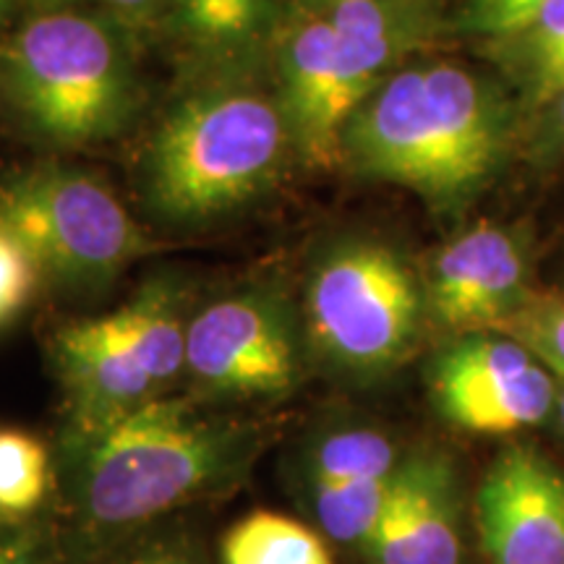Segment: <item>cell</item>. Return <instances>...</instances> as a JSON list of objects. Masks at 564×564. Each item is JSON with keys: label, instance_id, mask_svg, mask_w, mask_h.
Listing matches in <instances>:
<instances>
[{"label": "cell", "instance_id": "1", "mask_svg": "<svg viewBox=\"0 0 564 564\" xmlns=\"http://www.w3.org/2000/svg\"><path fill=\"white\" fill-rule=\"evenodd\" d=\"M215 405L162 394L105 419H66L55 484L70 562L243 481L270 429Z\"/></svg>", "mask_w": 564, "mask_h": 564}, {"label": "cell", "instance_id": "2", "mask_svg": "<svg viewBox=\"0 0 564 564\" xmlns=\"http://www.w3.org/2000/svg\"><path fill=\"white\" fill-rule=\"evenodd\" d=\"M512 110L502 89L455 63L398 68L350 118L343 165L457 212L502 165Z\"/></svg>", "mask_w": 564, "mask_h": 564}, {"label": "cell", "instance_id": "3", "mask_svg": "<svg viewBox=\"0 0 564 564\" xmlns=\"http://www.w3.org/2000/svg\"><path fill=\"white\" fill-rule=\"evenodd\" d=\"M436 32L434 0H335L288 11L272 70L295 158L312 171L340 167L350 118Z\"/></svg>", "mask_w": 564, "mask_h": 564}, {"label": "cell", "instance_id": "4", "mask_svg": "<svg viewBox=\"0 0 564 564\" xmlns=\"http://www.w3.org/2000/svg\"><path fill=\"white\" fill-rule=\"evenodd\" d=\"M288 154H295L293 139L274 91L257 82L204 84L154 129L141 192L162 220L202 225L270 192Z\"/></svg>", "mask_w": 564, "mask_h": 564}, {"label": "cell", "instance_id": "5", "mask_svg": "<svg viewBox=\"0 0 564 564\" xmlns=\"http://www.w3.org/2000/svg\"><path fill=\"white\" fill-rule=\"evenodd\" d=\"M139 40L108 13L53 9L0 53V84L34 137L61 150L110 141L141 100Z\"/></svg>", "mask_w": 564, "mask_h": 564}, {"label": "cell", "instance_id": "6", "mask_svg": "<svg viewBox=\"0 0 564 564\" xmlns=\"http://www.w3.org/2000/svg\"><path fill=\"white\" fill-rule=\"evenodd\" d=\"M421 312L415 274L392 246L345 241L312 270L303 333L324 364L352 377H373L411 352Z\"/></svg>", "mask_w": 564, "mask_h": 564}, {"label": "cell", "instance_id": "7", "mask_svg": "<svg viewBox=\"0 0 564 564\" xmlns=\"http://www.w3.org/2000/svg\"><path fill=\"white\" fill-rule=\"evenodd\" d=\"M0 228L30 253L34 267L74 291H100L144 251V236L95 175L42 165L0 186Z\"/></svg>", "mask_w": 564, "mask_h": 564}, {"label": "cell", "instance_id": "8", "mask_svg": "<svg viewBox=\"0 0 564 564\" xmlns=\"http://www.w3.org/2000/svg\"><path fill=\"white\" fill-rule=\"evenodd\" d=\"M299 314L270 288L212 301L188 322L186 373L196 398L251 403L291 394L303 373Z\"/></svg>", "mask_w": 564, "mask_h": 564}, {"label": "cell", "instance_id": "9", "mask_svg": "<svg viewBox=\"0 0 564 564\" xmlns=\"http://www.w3.org/2000/svg\"><path fill=\"white\" fill-rule=\"evenodd\" d=\"M403 455L382 429H316L288 463V489L324 539L364 552Z\"/></svg>", "mask_w": 564, "mask_h": 564}, {"label": "cell", "instance_id": "10", "mask_svg": "<svg viewBox=\"0 0 564 564\" xmlns=\"http://www.w3.org/2000/svg\"><path fill=\"white\" fill-rule=\"evenodd\" d=\"M440 413L474 434H512L546 421L556 403L552 371L512 337L468 335L432 366Z\"/></svg>", "mask_w": 564, "mask_h": 564}, {"label": "cell", "instance_id": "11", "mask_svg": "<svg viewBox=\"0 0 564 564\" xmlns=\"http://www.w3.org/2000/svg\"><path fill=\"white\" fill-rule=\"evenodd\" d=\"M476 531L489 564H564V470L528 444L502 449L476 491Z\"/></svg>", "mask_w": 564, "mask_h": 564}, {"label": "cell", "instance_id": "12", "mask_svg": "<svg viewBox=\"0 0 564 564\" xmlns=\"http://www.w3.org/2000/svg\"><path fill=\"white\" fill-rule=\"evenodd\" d=\"M463 497L453 460L405 453L369 535L371 564H463Z\"/></svg>", "mask_w": 564, "mask_h": 564}, {"label": "cell", "instance_id": "13", "mask_svg": "<svg viewBox=\"0 0 564 564\" xmlns=\"http://www.w3.org/2000/svg\"><path fill=\"white\" fill-rule=\"evenodd\" d=\"M288 0H171V40L186 87L253 82L272 66Z\"/></svg>", "mask_w": 564, "mask_h": 564}, {"label": "cell", "instance_id": "14", "mask_svg": "<svg viewBox=\"0 0 564 564\" xmlns=\"http://www.w3.org/2000/svg\"><path fill=\"white\" fill-rule=\"evenodd\" d=\"M528 257L512 230L481 223L436 253L429 306L449 329H505L523 306Z\"/></svg>", "mask_w": 564, "mask_h": 564}, {"label": "cell", "instance_id": "15", "mask_svg": "<svg viewBox=\"0 0 564 564\" xmlns=\"http://www.w3.org/2000/svg\"><path fill=\"white\" fill-rule=\"evenodd\" d=\"M53 356L68 419H105L165 394L110 314L66 324L55 335Z\"/></svg>", "mask_w": 564, "mask_h": 564}, {"label": "cell", "instance_id": "16", "mask_svg": "<svg viewBox=\"0 0 564 564\" xmlns=\"http://www.w3.org/2000/svg\"><path fill=\"white\" fill-rule=\"evenodd\" d=\"M110 316L144 358L162 392L186 373V337L192 319L183 316L181 291L173 282H147L129 303H123Z\"/></svg>", "mask_w": 564, "mask_h": 564}, {"label": "cell", "instance_id": "17", "mask_svg": "<svg viewBox=\"0 0 564 564\" xmlns=\"http://www.w3.org/2000/svg\"><path fill=\"white\" fill-rule=\"evenodd\" d=\"M489 51L523 100L533 110H544L564 91V0H549L523 32L491 42Z\"/></svg>", "mask_w": 564, "mask_h": 564}, {"label": "cell", "instance_id": "18", "mask_svg": "<svg viewBox=\"0 0 564 564\" xmlns=\"http://www.w3.org/2000/svg\"><path fill=\"white\" fill-rule=\"evenodd\" d=\"M324 541L308 523L257 510L225 533L220 564H335Z\"/></svg>", "mask_w": 564, "mask_h": 564}, {"label": "cell", "instance_id": "19", "mask_svg": "<svg viewBox=\"0 0 564 564\" xmlns=\"http://www.w3.org/2000/svg\"><path fill=\"white\" fill-rule=\"evenodd\" d=\"M74 564H215L199 535L171 520L137 528L91 549Z\"/></svg>", "mask_w": 564, "mask_h": 564}, {"label": "cell", "instance_id": "20", "mask_svg": "<svg viewBox=\"0 0 564 564\" xmlns=\"http://www.w3.org/2000/svg\"><path fill=\"white\" fill-rule=\"evenodd\" d=\"M51 484V457L24 432H0V518L21 520L37 510Z\"/></svg>", "mask_w": 564, "mask_h": 564}, {"label": "cell", "instance_id": "21", "mask_svg": "<svg viewBox=\"0 0 564 564\" xmlns=\"http://www.w3.org/2000/svg\"><path fill=\"white\" fill-rule=\"evenodd\" d=\"M505 333L564 379V299H525L505 324Z\"/></svg>", "mask_w": 564, "mask_h": 564}, {"label": "cell", "instance_id": "22", "mask_svg": "<svg viewBox=\"0 0 564 564\" xmlns=\"http://www.w3.org/2000/svg\"><path fill=\"white\" fill-rule=\"evenodd\" d=\"M546 3L549 0H465L453 21V30L491 45L523 32Z\"/></svg>", "mask_w": 564, "mask_h": 564}, {"label": "cell", "instance_id": "23", "mask_svg": "<svg viewBox=\"0 0 564 564\" xmlns=\"http://www.w3.org/2000/svg\"><path fill=\"white\" fill-rule=\"evenodd\" d=\"M0 564H74L66 541L32 520L0 518Z\"/></svg>", "mask_w": 564, "mask_h": 564}, {"label": "cell", "instance_id": "24", "mask_svg": "<svg viewBox=\"0 0 564 564\" xmlns=\"http://www.w3.org/2000/svg\"><path fill=\"white\" fill-rule=\"evenodd\" d=\"M37 272L24 246L9 230L0 228V327L26 306Z\"/></svg>", "mask_w": 564, "mask_h": 564}, {"label": "cell", "instance_id": "25", "mask_svg": "<svg viewBox=\"0 0 564 564\" xmlns=\"http://www.w3.org/2000/svg\"><path fill=\"white\" fill-rule=\"evenodd\" d=\"M100 3L105 13L121 21L139 42L158 37V34L162 37L165 32L171 0H100Z\"/></svg>", "mask_w": 564, "mask_h": 564}, {"label": "cell", "instance_id": "26", "mask_svg": "<svg viewBox=\"0 0 564 564\" xmlns=\"http://www.w3.org/2000/svg\"><path fill=\"white\" fill-rule=\"evenodd\" d=\"M541 112L539 129L533 133V154L539 160L564 158V91Z\"/></svg>", "mask_w": 564, "mask_h": 564}, {"label": "cell", "instance_id": "27", "mask_svg": "<svg viewBox=\"0 0 564 564\" xmlns=\"http://www.w3.org/2000/svg\"><path fill=\"white\" fill-rule=\"evenodd\" d=\"M329 3H335V0H288V11H312Z\"/></svg>", "mask_w": 564, "mask_h": 564}, {"label": "cell", "instance_id": "28", "mask_svg": "<svg viewBox=\"0 0 564 564\" xmlns=\"http://www.w3.org/2000/svg\"><path fill=\"white\" fill-rule=\"evenodd\" d=\"M34 6H51V9H61V6L70 3V0H30Z\"/></svg>", "mask_w": 564, "mask_h": 564}, {"label": "cell", "instance_id": "29", "mask_svg": "<svg viewBox=\"0 0 564 564\" xmlns=\"http://www.w3.org/2000/svg\"><path fill=\"white\" fill-rule=\"evenodd\" d=\"M9 9H11V0H0V19H3L6 13H9Z\"/></svg>", "mask_w": 564, "mask_h": 564}, {"label": "cell", "instance_id": "30", "mask_svg": "<svg viewBox=\"0 0 564 564\" xmlns=\"http://www.w3.org/2000/svg\"><path fill=\"white\" fill-rule=\"evenodd\" d=\"M560 415H562V423H564V390L560 394Z\"/></svg>", "mask_w": 564, "mask_h": 564}]
</instances>
